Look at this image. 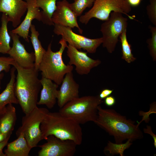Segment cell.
<instances>
[{
	"label": "cell",
	"instance_id": "obj_18",
	"mask_svg": "<svg viewBox=\"0 0 156 156\" xmlns=\"http://www.w3.org/2000/svg\"><path fill=\"white\" fill-rule=\"evenodd\" d=\"M16 119L15 108L12 104L7 105L0 112V132L12 134Z\"/></svg>",
	"mask_w": 156,
	"mask_h": 156
},
{
	"label": "cell",
	"instance_id": "obj_15",
	"mask_svg": "<svg viewBox=\"0 0 156 156\" xmlns=\"http://www.w3.org/2000/svg\"><path fill=\"white\" fill-rule=\"evenodd\" d=\"M58 90L57 99L60 108L68 102L79 97V84L75 80L72 72L66 74Z\"/></svg>",
	"mask_w": 156,
	"mask_h": 156
},
{
	"label": "cell",
	"instance_id": "obj_23",
	"mask_svg": "<svg viewBox=\"0 0 156 156\" xmlns=\"http://www.w3.org/2000/svg\"><path fill=\"white\" fill-rule=\"evenodd\" d=\"M9 22L7 15L3 13L0 28V53L3 54H8L11 48L10 43L11 37L8 33L7 27Z\"/></svg>",
	"mask_w": 156,
	"mask_h": 156
},
{
	"label": "cell",
	"instance_id": "obj_7",
	"mask_svg": "<svg viewBox=\"0 0 156 156\" xmlns=\"http://www.w3.org/2000/svg\"><path fill=\"white\" fill-rule=\"evenodd\" d=\"M49 112L46 108L37 106L22 118L21 125L17 130L16 134L17 136L22 133L32 148L37 146L38 143L43 140L40 126Z\"/></svg>",
	"mask_w": 156,
	"mask_h": 156
},
{
	"label": "cell",
	"instance_id": "obj_3",
	"mask_svg": "<svg viewBox=\"0 0 156 156\" xmlns=\"http://www.w3.org/2000/svg\"><path fill=\"white\" fill-rule=\"evenodd\" d=\"M80 125L59 112H49L41 123L40 129L43 140L52 135L61 140L73 141L78 145L83 140Z\"/></svg>",
	"mask_w": 156,
	"mask_h": 156
},
{
	"label": "cell",
	"instance_id": "obj_21",
	"mask_svg": "<svg viewBox=\"0 0 156 156\" xmlns=\"http://www.w3.org/2000/svg\"><path fill=\"white\" fill-rule=\"evenodd\" d=\"M57 0H35L36 6L41 8L42 10L41 11V21L44 24L54 26L52 18L57 8Z\"/></svg>",
	"mask_w": 156,
	"mask_h": 156
},
{
	"label": "cell",
	"instance_id": "obj_29",
	"mask_svg": "<svg viewBox=\"0 0 156 156\" xmlns=\"http://www.w3.org/2000/svg\"><path fill=\"white\" fill-rule=\"evenodd\" d=\"M146 7L147 14L151 22L156 26V0H150Z\"/></svg>",
	"mask_w": 156,
	"mask_h": 156
},
{
	"label": "cell",
	"instance_id": "obj_26",
	"mask_svg": "<svg viewBox=\"0 0 156 156\" xmlns=\"http://www.w3.org/2000/svg\"><path fill=\"white\" fill-rule=\"evenodd\" d=\"M95 0H75L70 3L71 7L77 16H80L87 8H90Z\"/></svg>",
	"mask_w": 156,
	"mask_h": 156
},
{
	"label": "cell",
	"instance_id": "obj_6",
	"mask_svg": "<svg viewBox=\"0 0 156 156\" xmlns=\"http://www.w3.org/2000/svg\"><path fill=\"white\" fill-rule=\"evenodd\" d=\"M131 10L127 0H95L92 8L80 16L79 21L85 25L93 18L105 21L108 19L112 12H120L131 19L135 20L128 14Z\"/></svg>",
	"mask_w": 156,
	"mask_h": 156
},
{
	"label": "cell",
	"instance_id": "obj_31",
	"mask_svg": "<svg viewBox=\"0 0 156 156\" xmlns=\"http://www.w3.org/2000/svg\"><path fill=\"white\" fill-rule=\"evenodd\" d=\"M114 90L105 88L102 90L100 92L99 96L101 99H105L110 96L113 92Z\"/></svg>",
	"mask_w": 156,
	"mask_h": 156
},
{
	"label": "cell",
	"instance_id": "obj_5",
	"mask_svg": "<svg viewBox=\"0 0 156 156\" xmlns=\"http://www.w3.org/2000/svg\"><path fill=\"white\" fill-rule=\"evenodd\" d=\"M103 102L99 95L79 97L67 103L59 112L80 125L94 122L98 116V107Z\"/></svg>",
	"mask_w": 156,
	"mask_h": 156
},
{
	"label": "cell",
	"instance_id": "obj_20",
	"mask_svg": "<svg viewBox=\"0 0 156 156\" xmlns=\"http://www.w3.org/2000/svg\"><path fill=\"white\" fill-rule=\"evenodd\" d=\"M15 68L13 66L10 69V79L4 90L0 94V112L8 104H19L14 93V84L16 75Z\"/></svg>",
	"mask_w": 156,
	"mask_h": 156
},
{
	"label": "cell",
	"instance_id": "obj_37",
	"mask_svg": "<svg viewBox=\"0 0 156 156\" xmlns=\"http://www.w3.org/2000/svg\"><path fill=\"white\" fill-rule=\"evenodd\" d=\"M1 86H0V89H1Z\"/></svg>",
	"mask_w": 156,
	"mask_h": 156
},
{
	"label": "cell",
	"instance_id": "obj_34",
	"mask_svg": "<svg viewBox=\"0 0 156 156\" xmlns=\"http://www.w3.org/2000/svg\"><path fill=\"white\" fill-rule=\"evenodd\" d=\"M10 136H8L4 141L0 143V156H6L5 153L3 152V149L4 147L7 146Z\"/></svg>",
	"mask_w": 156,
	"mask_h": 156
},
{
	"label": "cell",
	"instance_id": "obj_38",
	"mask_svg": "<svg viewBox=\"0 0 156 156\" xmlns=\"http://www.w3.org/2000/svg\"><path fill=\"white\" fill-rule=\"evenodd\" d=\"M74 1L75 0H74Z\"/></svg>",
	"mask_w": 156,
	"mask_h": 156
},
{
	"label": "cell",
	"instance_id": "obj_11",
	"mask_svg": "<svg viewBox=\"0 0 156 156\" xmlns=\"http://www.w3.org/2000/svg\"><path fill=\"white\" fill-rule=\"evenodd\" d=\"M67 48V55L69 58L68 64L74 65L76 72L79 75L88 74L92 69L101 63L100 60H94L88 56L87 52L79 51L69 44Z\"/></svg>",
	"mask_w": 156,
	"mask_h": 156
},
{
	"label": "cell",
	"instance_id": "obj_14",
	"mask_svg": "<svg viewBox=\"0 0 156 156\" xmlns=\"http://www.w3.org/2000/svg\"><path fill=\"white\" fill-rule=\"evenodd\" d=\"M27 6L26 1L23 0H0V12L6 14L9 22L16 28L21 23Z\"/></svg>",
	"mask_w": 156,
	"mask_h": 156
},
{
	"label": "cell",
	"instance_id": "obj_25",
	"mask_svg": "<svg viewBox=\"0 0 156 156\" xmlns=\"http://www.w3.org/2000/svg\"><path fill=\"white\" fill-rule=\"evenodd\" d=\"M126 32L127 29L125 30L119 36L122 47V59L127 63H130L134 61L136 58L132 53L131 46L128 41Z\"/></svg>",
	"mask_w": 156,
	"mask_h": 156
},
{
	"label": "cell",
	"instance_id": "obj_28",
	"mask_svg": "<svg viewBox=\"0 0 156 156\" xmlns=\"http://www.w3.org/2000/svg\"><path fill=\"white\" fill-rule=\"evenodd\" d=\"M15 61L14 59L11 57H0V86L1 80L3 76V73L1 72L4 71L6 73L10 70V65H12Z\"/></svg>",
	"mask_w": 156,
	"mask_h": 156
},
{
	"label": "cell",
	"instance_id": "obj_16",
	"mask_svg": "<svg viewBox=\"0 0 156 156\" xmlns=\"http://www.w3.org/2000/svg\"><path fill=\"white\" fill-rule=\"evenodd\" d=\"M25 0L27 6V13L25 18L17 27L11 31L29 42V33L32 24V21L34 19L41 21V14L39 8L36 6L35 0Z\"/></svg>",
	"mask_w": 156,
	"mask_h": 156
},
{
	"label": "cell",
	"instance_id": "obj_2",
	"mask_svg": "<svg viewBox=\"0 0 156 156\" xmlns=\"http://www.w3.org/2000/svg\"><path fill=\"white\" fill-rule=\"evenodd\" d=\"M17 71L14 84L15 96L25 114L37 107L42 85L38 78L39 70L34 67L25 68L15 61L12 65Z\"/></svg>",
	"mask_w": 156,
	"mask_h": 156
},
{
	"label": "cell",
	"instance_id": "obj_32",
	"mask_svg": "<svg viewBox=\"0 0 156 156\" xmlns=\"http://www.w3.org/2000/svg\"><path fill=\"white\" fill-rule=\"evenodd\" d=\"M116 102L115 97L112 96H109L104 99V103L107 106L110 107L114 105Z\"/></svg>",
	"mask_w": 156,
	"mask_h": 156
},
{
	"label": "cell",
	"instance_id": "obj_33",
	"mask_svg": "<svg viewBox=\"0 0 156 156\" xmlns=\"http://www.w3.org/2000/svg\"><path fill=\"white\" fill-rule=\"evenodd\" d=\"M143 131L145 133L148 134L152 136L154 140L153 144L154 147L156 148V135L152 132L151 126L147 125L146 128H144Z\"/></svg>",
	"mask_w": 156,
	"mask_h": 156
},
{
	"label": "cell",
	"instance_id": "obj_27",
	"mask_svg": "<svg viewBox=\"0 0 156 156\" xmlns=\"http://www.w3.org/2000/svg\"><path fill=\"white\" fill-rule=\"evenodd\" d=\"M151 33V37L147 39L146 42L148 44L150 55L153 60H156V26H149Z\"/></svg>",
	"mask_w": 156,
	"mask_h": 156
},
{
	"label": "cell",
	"instance_id": "obj_19",
	"mask_svg": "<svg viewBox=\"0 0 156 156\" xmlns=\"http://www.w3.org/2000/svg\"><path fill=\"white\" fill-rule=\"evenodd\" d=\"M17 138L8 143L4 153L6 156H28L32 148L28 144L23 134L17 135Z\"/></svg>",
	"mask_w": 156,
	"mask_h": 156
},
{
	"label": "cell",
	"instance_id": "obj_24",
	"mask_svg": "<svg viewBox=\"0 0 156 156\" xmlns=\"http://www.w3.org/2000/svg\"><path fill=\"white\" fill-rule=\"evenodd\" d=\"M132 144L130 140H127L125 143L121 144L114 143L108 141L107 145L104 148V153L106 155L109 156L118 154L120 156H123L124 151L129 148Z\"/></svg>",
	"mask_w": 156,
	"mask_h": 156
},
{
	"label": "cell",
	"instance_id": "obj_8",
	"mask_svg": "<svg viewBox=\"0 0 156 156\" xmlns=\"http://www.w3.org/2000/svg\"><path fill=\"white\" fill-rule=\"evenodd\" d=\"M127 21L121 13L112 12L108 19L101 24L100 31L103 46L109 53H112L115 50L120 35L127 29Z\"/></svg>",
	"mask_w": 156,
	"mask_h": 156
},
{
	"label": "cell",
	"instance_id": "obj_17",
	"mask_svg": "<svg viewBox=\"0 0 156 156\" xmlns=\"http://www.w3.org/2000/svg\"><path fill=\"white\" fill-rule=\"evenodd\" d=\"M40 82L42 87L37 105H45L48 108L51 109L56 102L59 85L51 80L42 76Z\"/></svg>",
	"mask_w": 156,
	"mask_h": 156
},
{
	"label": "cell",
	"instance_id": "obj_10",
	"mask_svg": "<svg viewBox=\"0 0 156 156\" xmlns=\"http://www.w3.org/2000/svg\"><path fill=\"white\" fill-rule=\"evenodd\" d=\"M46 140V142L38 146L41 148L38 156H73L76 152L77 145L73 141L61 140L52 135Z\"/></svg>",
	"mask_w": 156,
	"mask_h": 156
},
{
	"label": "cell",
	"instance_id": "obj_30",
	"mask_svg": "<svg viewBox=\"0 0 156 156\" xmlns=\"http://www.w3.org/2000/svg\"><path fill=\"white\" fill-rule=\"evenodd\" d=\"M156 113V103L154 101L150 104V107L149 111L147 112H144L142 111H140L139 112V116H142V118L141 121L138 122V124H140L143 121L146 123H148L150 120L149 116L151 114Z\"/></svg>",
	"mask_w": 156,
	"mask_h": 156
},
{
	"label": "cell",
	"instance_id": "obj_1",
	"mask_svg": "<svg viewBox=\"0 0 156 156\" xmlns=\"http://www.w3.org/2000/svg\"><path fill=\"white\" fill-rule=\"evenodd\" d=\"M98 116L94 122L98 126L114 137L115 143L121 144L126 140L131 142L143 137L139 125L127 119L113 109H103L98 106Z\"/></svg>",
	"mask_w": 156,
	"mask_h": 156
},
{
	"label": "cell",
	"instance_id": "obj_35",
	"mask_svg": "<svg viewBox=\"0 0 156 156\" xmlns=\"http://www.w3.org/2000/svg\"><path fill=\"white\" fill-rule=\"evenodd\" d=\"M130 6L136 7L140 4L142 0H127Z\"/></svg>",
	"mask_w": 156,
	"mask_h": 156
},
{
	"label": "cell",
	"instance_id": "obj_12",
	"mask_svg": "<svg viewBox=\"0 0 156 156\" xmlns=\"http://www.w3.org/2000/svg\"><path fill=\"white\" fill-rule=\"evenodd\" d=\"M57 8L52 18L54 25L68 27L71 28H77L80 33L82 34L83 30L79 26L77 21V16L72 10L67 0H62L56 2Z\"/></svg>",
	"mask_w": 156,
	"mask_h": 156
},
{
	"label": "cell",
	"instance_id": "obj_4",
	"mask_svg": "<svg viewBox=\"0 0 156 156\" xmlns=\"http://www.w3.org/2000/svg\"><path fill=\"white\" fill-rule=\"evenodd\" d=\"M59 43L61 47L56 52L51 50V42L48 45L40 64L39 70L41 72L42 76L60 85L66 74L72 71L73 67L69 64L66 65L63 60V53L68 46L66 42L62 38Z\"/></svg>",
	"mask_w": 156,
	"mask_h": 156
},
{
	"label": "cell",
	"instance_id": "obj_22",
	"mask_svg": "<svg viewBox=\"0 0 156 156\" xmlns=\"http://www.w3.org/2000/svg\"><path fill=\"white\" fill-rule=\"evenodd\" d=\"M30 30L31 32L30 38L34 51V68L36 69L39 70L40 64L46 50L42 47L41 42L38 39L39 33L36 30L35 26L32 24Z\"/></svg>",
	"mask_w": 156,
	"mask_h": 156
},
{
	"label": "cell",
	"instance_id": "obj_13",
	"mask_svg": "<svg viewBox=\"0 0 156 156\" xmlns=\"http://www.w3.org/2000/svg\"><path fill=\"white\" fill-rule=\"evenodd\" d=\"M9 34L13 41L12 46L8 54L21 67L25 68L34 67L35 56L34 52L29 53L26 50L19 39V36L10 31Z\"/></svg>",
	"mask_w": 156,
	"mask_h": 156
},
{
	"label": "cell",
	"instance_id": "obj_9",
	"mask_svg": "<svg viewBox=\"0 0 156 156\" xmlns=\"http://www.w3.org/2000/svg\"><path fill=\"white\" fill-rule=\"evenodd\" d=\"M54 26L53 32L55 34L61 36L69 44L78 49H82L87 53H94L102 43V37L90 39L74 33L70 27L57 25Z\"/></svg>",
	"mask_w": 156,
	"mask_h": 156
},
{
	"label": "cell",
	"instance_id": "obj_36",
	"mask_svg": "<svg viewBox=\"0 0 156 156\" xmlns=\"http://www.w3.org/2000/svg\"><path fill=\"white\" fill-rule=\"evenodd\" d=\"M11 134H7L0 132V143L5 140L8 136H11Z\"/></svg>",
	"mask_w": 156,
	"mask_h": 156
}]
</instances>
